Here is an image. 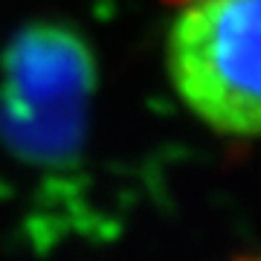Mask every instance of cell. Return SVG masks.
Listing matches in <instances>:
<instances>
[{"mask_svg": "<svg viewBox=\"0 0 261 261\" xmlns=\"http://www.w3.org/2000/svg\"><path fill=\"white\" fill-rule=\"evenodd\" d=\"M99 61L67 20H29L0 53V145L29 168H73L84 154Z\"/></svg>", "mask_w": 261, "mask_h": 261, "instance_id": "cell-1", "label": "cell"}, {"mask_svg": "<svg viewBox=\"0 0 261 261\" xmlns=\"http://www.w3.org/2000/svg\"><path fill=\"white\" fill-rule=\"evenodd\" d=\"M261 0H192L166 41L180 102L224 137L250 140L261 122Z\"/></svg>", "mask_w": 261, "mask_h": 261, "instance_id": "cell-2", "label": "cell"}]
</instances>
